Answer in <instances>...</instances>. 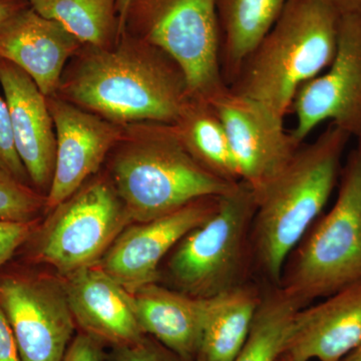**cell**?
I'll return each instance as SVG.
<instances>
[{"label": "cell", "instance_id": "4316f807", "mask_svg": "<svg viewBox=\"0 0 361 361\" xmlns=\"http://www.w3.org/2000/svg\"><path fill=\"white\" fill-rule=\"evenodd\" d=\"M35 223L0 220V267L13 256L21 244L30 238Z\"/></svg>", "mask_w": 361, "mask_h": 361}, {"label": "cell", "instance_id": "30bf717a", "mask_svg": "<svg viewBox=\"0 0 361 361\" xmlns=\"http://www.w3.org/2000/svg\"><path fill=\"white\" fill-rule=\"evenodd\" d=\"M291 111L296 126L290 133L299 145L325 121L357 137L361 128V14L341 16L334 61L298 90Z\"/></svg>", "mask_w": 361, "mask_h": 361}, {"label": "cell", "instance_id": "7a4b0ae2", "mask_svg": "<svg viewBox=\"0 0 361 361\" xmlns=\"http://www.w3.org/2000/svg\"><path fill=\"white\" fill-rule=\"evenodd\" d=\"M350 137L330 123L257 197L251 243L254 271L263 284H279L289 254L322 215L341 178Z\"/></svg>", "mask_w": 361, "mask_h": 361}, {"label": "cell", "instance_id": "9c48e42d", "mask_svg": "<svg viewBox=\"0 0 361 361\" xmlns=\"http://www.w3.org/2000/svg\"><path fill=\"white\" fill-rule=\"evenodd\" d=\"M0 308L13 331L21 360L63 361L77 325L63 280L2 278Z\"/></svg>", "mask_w": 361, "mask_h": 361}, {"label": "cell", "instance_id": "277c9868", "mask_svg": "<svg viewBox=\"0 0 361 361\" xmlns=\"http://www.w3.org/2000/svg\"><path fill=\"white\" fill-rule=\"evenodd\" d=\"M341 18L323 0H288L272 30L244 61L230 92L284 118L298 90L334 61Z\"/></svg>", "mask_w": 361, "mask_h": 361}, {"label": "cell", "instance_id": "f546056e", "mask_svg": "<svg viewBox=\"0 0 361 361\" xmlns=\"http://www.w3.org/2000/svg\"><path fill=\"white\" fill-rule=\"evenodd\" d=\"M341 16L361 14V0H323Z\"/></svg>", "mask_w": 361, "mask_h": 361}, {"label": "cell", "instance_id": "4fadbf2b", "mask_svg": "<svg viewBox=\"0 0 361 361\" xmlns=\"http://www.w3.org/2000/svg\"><path fill=\"white\" fill-rule=\"evenodd\" d=\"M47 104L56 135V167L45 205L49 212L99 173L125 127L58 96L47 97Z\"/></svg>", "mask_w": 361, "mask_h": 361}, {"label": "cell", "instance_id": "484cf974", "mask_svg": "<svg viewBox=\"0 0 361 361\" xmlns=\"http://www.w3.org/2000/svg\"><path fill=\"white\" fill-rule=\"evenodd\" d=\"M114 361H184L158 341L142 337L139 341L118 346Z\"/></svg>", "mask_w": 361, "mask_h": 361}, {"label": "cell", "instance_id": "ac0fdd59", "mask_svg": "<svg viewBox=\"0 0 361 361\" xmlns=\"http://www.w3.org/2000/svg\"><path fill=\"white\" fill-rule=\"evenodd\" d=\"M132 293L142 334L153 336L180 360H196L208 299L188 295L159 282Z\"/></svg>", "mask_w": 361, "mask_h": 361}, {"label": "cell", "instance_id": "d6a6232c", "mask_svg": "<svg viewBox=\"0 0 361 361\" xmlns=\"http://www.w3.org/2000/svg\"><path fill=\"white\" fill-rule=\"evenodd\" d=\"M341 361H361V344Z\"/></svg>", "mask_w": 361, "mask_h": 361}, {"label": "cell", "instance_id": "836d02e7", "mask_svg": "<svg viewBox=\"0 0 361 361\" xmlns=\"http://www.w3.org/2000/svg\"><path fill=\"white\" fill-rule=\"evenodd\" d=\"M357 137L358 141L357 148H356V149H357V151L361 154V128L360 133H358L357 137Z\"/></svg>", "mask_w": 361, "mask_h": 361}, {"label": "cell", "instance_id": "8992f818", "mask_svg": "<svg viewBox=\"0 0 361 361\" xmlns=\"http://www.w3.org/2000/svg\"><path fill=\"white\" fill-rule=\"evenodd\" d=\"M361 280V154L342 166L338 195L285 261L278 286L299 307Z\"/></svg>", "mask_w": 361, "mask_h": 361}, {"label": "cell", "instance_id": "d590c367", "mask_svg": "<svg viewBox=\"0 0 361 361\" xmlns=\"http://www.w3.org/2000/svg\"><path fill=\"white\" fill-rule=\"evenodd\" d=\"M27 1H30V0H27Z\"/></svg>", "mask_w": 361, "mask_h": 361}, {"label": "cell", "instance_id": "3957f363", "mask_svg": "<svg viewBox=\"0 0 361 361\" xmlns=\"http://www.w3.org/2000/svg\"><path fill=\"white\" fill-rule=\"evenodd\" d=\"M108 159L109 178L132 223L156 219L198 199L221 196L236 184L220 179L195 160L175 126L168 123L125 126Z\"/></svg>", "mask_w": 361, "mask_h": 361}, {"label": "cell", "instance_id": "d6986e66", "mask_svg": "<svg viewBox=\"0 0 361 361\" xmlns=\"http://www.w3.org/2000/svg\"><path fill=\"white\" fill-rule=\"evenodd\" d=\"M288 0H216L220 65L226 85L236 80L244 61L279 20Z\"/></svg>", "mask_w": 361, "mask_h": 361}, {"label": "cell", "instance_id": "e575fe53", "mask_svg": "<svg viewBox=\"0 0 361 361\" xmlns=\"http://www.w3.org/2000/svg\"><path fill=\"white\" fill-rule=\"evenodd\" d=\"M278 361H292V360H290V358L287 357L286 355H282L281 356H280V358H279V360H278Z\"/></svg>", "mask_w": 361, "mask_h": 361}, {"label": "cell", "instance_id": "5b68a950", "mask_svg": "<svg viewBox=\"0 0 361 361\" xmlns=\"http://www.w3.org/2000/svg\"><path fill=\"white\" fill-rule=\"evenodd\" d=\"M257 205L243 180L221 195L212 216L187 233L166 257L173 289L208 299L254 281L251 232Z\"/></svg>", "mask_w": 361, "mask_h": 361}, {"label": "cell", "instance_id": "d4e9b609", "mask_svg": "<svg viewBox=\"0 0 361 361\" xmlns=\"http://www.w3.org/2000/svg\"><path fill=\"white\" fill-rule=\"evenodd\" d=\"M0 170L32 186L16 149L11 115L6 99L0 96Z\"/></svg>", "mask_w": 361, "mask_h": 361}, {"label": "cell", "instance_id": "cb8c5ba5", "mask_svg": "<svg viewBox=\"0 0 361 361\" xmlns=\"http://www.w3.org/2000/svg\"><path fill=\"white\" fill-rule=\"evenodd\" d=\"M45 205L44 194L0 170V220L35 222Z\"/></svg>", "mask_w": 361, "mask_h": 361}, {"label": "cell", "instance_id": "9a60e30c", "mask_svg": "<svg viewBox=\"0 0 361 361\" xmlns=\"http://www.w3.org/2000/svg\"><path fill=\"white\" fill-rule=\"evenodd\" d=\"M82 45L30 4L0 23V59L25 71L47 97L58 94L68 61Z\"/></svg>", "mask_w": 361, "mask_h": 361}, {"label": "cell", "instance_id": "e0dca14e", "mask_svg": "<svg viewBox=\"0 0 361 361\" xmlns=\"http://www.w3.org/2000/svg\"><path fill=\"white\" fill-rule=\"evenodd\" d=\"M71 313L84 334L118 346L145 336L134 297L99 264L82 268L63 279Z\"/></svg>", "mask_w": 361, "mask_h": 361}, {"label": "cell", "instance_id": "44dd1931", "mask_svg": "<svg viewBox=\"0 0 361 361\" xmlns=\"http://www.w3.org/2000/svg\"><path fill=\"white\" fill-rule=\"evenodd\" d=\"M174 126L185 148L209 172L231 184L241 180L224 126L212 104L192 97Z\"/></svg>", "mask_w": 361, "mask_h": 361}, {"label": "cell", "instance_id": "f1b7e54d", "mask_svg": "<svg viewBox=\"0 0 361 361\" xmlns=\"http://www.w3.org/2000/svg\"><path fill=\"white\" fill-rule=\"evenodd\" d=\"M0 361H23L8 322L0 308Z\"/></svg>", "mask_w": 361, "mask_h": 361}, {"label": "cell", "instance_id": "1f68e13d", "mask_svg": "<svg viewBox=\"0 0 361 361\" xmlns=\"http://www.w3.org/2000/svg\"><path fill=\"white\" fill-rule=\"evenodd\" d=\"M129 2L130 0H118V4H116V13H118V18H120L121 30H122V33L123 18H125L126 13H127Z\"/></svg>", "mask_w": 361, "mask_h": 361}, {"label": "cell", "instance_id": "5bb4252c", "mask_svg": "<svg viewBox=\"0 0 361 361\" xmlns=\"http://www.w3.org/2000/svg\"><path fill=\"white\" fill-rule=\"evenodd\" d=\"M0 85L11 115L18 156L35 190L47 197L56 158V135L47 97L32 78L0 59Z\"/></svg>", "mask_w": 361, "mask_h": 361}, {"label": "cell", "instance_id": "6da1fadb", "mask_svg": "<svg viewBox=\"0 0 361 361\" xmlns=\"http://www.w3.org/2000/svg\"><path fill=\"white\" fill-rule=\"evenodd\" d=\"M56 96L123 127L174 125L192 99L174 59L126 32L111 49L82 45L68 61Z\"/></svg>", "mask_w": 361, "mask_h": 361}, {"label": "cell", "instance_id": "7402d4cb", "mask_svg": "<svg viewBox=\"0 0 361 361\" xmlns=\"http://www.w3.org/2000/svg\"><path fill=\"white\" fill-rule=\"evenodd\" d=\"M118 0H30V6L65 26L84 45L115 47L122 35L116 13Z\"/></svg>", "mask_w": 361, "mask_h": 361}, {"label": "cell", "instance_id": "603a6c76", "mask_svg": "<svg viewBox=\"0 0 361 361\" xmlns=\"http://www.w3.org/2000/svg\"><path fill=\"white\" fill-rule=\"evenodd\" d=\"M300 310L278 285L263 284L250 332L233 361H278L283 355L294 317Z\"/></svg>", "mask_w": 361, "mask_h": 361}, {"label": "cell", "instance_id": "4dcf8cb0", "mask_svg": "<svg viewBox=\"0 0 361 361\" xmlns=\"http://www.w3.org/2000/svg\"><path fill=\"white\" fill-rule=\"evenodd\" d=\"M28 6L27 0H0V23Z\"/></svg>", "mask_w": 361, "mask_h": 361}, {"label": "cell", "instance_id": "ba28073f", "mask_svg": "<svg viewBox=\"0 0 361 361\" xmlns=\"http://www.w3.org/2000/svg\"><path fill=\"white\" fill-rule=\"evenodd\" d=\"M49 212L35 240L33 257L63 277L99 264L132 223L109 176L92 178Z\"/></svg>", "mask_w": 361, "mask_h": 361}, {"label": "cell", "instance_id": "83f0119b", "mask_svg": "<svg viewBox=\"0 0 361 361\" xmlns=\"http://www.w3.org/2000/svg\"><path fill=\"white\" fill-rule=\"evenodd\" d=\"M63 361H103L99 341L89 334H80L71 341Z\"/></svg>", "mask_w": 361, "mask_h": 361}, {"label": "cell", "instance_id": "7c38bea8", "mask_svg": "<svg viewBox=\"0 0 361 361\" xmlns=\"http://www.w3.org/2000/svg\"><path fill=\"white\" fill-rule=\"evenodd\" d=\"M219 197L198 199L167 215L127 226L99 265L130 292L159 282L161 263L187 233L212 216Z\"/></svg>", "mask_w": 361, "mask_h": 361}, {"label": "cell", "instance_id": "2e32d148", "mask_svg": "<svg viewBox=\"0 0 361 361\" xmlns=\"http://www.w3.org/2000/svg\"><path fill=\"white\" fill-rule=\"evenodd\" d=\"M361 344V280L296 313L283 355L341 361Z\"/></svg>", "mask_w": 361, "mask_h": 361}, {"label": "cell", "instance_id": "8fae6325", "mask_svg": "<svg viewBox=\"0 0 361 361\" xmlns=\"http://www.w3.org/2000/svg\"><path fill=\"white\" fill-rule=\"evenodd\" d=\"M224 126L240 179L256 198L281 173L302 145L284 128V118L228 90L211 102Z\"/></svg>", "mask_w": 361, "mask_h": 361}, {"label": "cell", "instance_id": "ffe728a7", "mask_svg": "<svg viewBox=\"0 0 361 361\" xmlns=\"http://www.w3.org/2000/svg\"><path fill=\"white\" fill-rule=\"evenodd\" d=\"M256 281L208 298L200 346L195 361H233L243 348L262 296Z\"/></svg>", "mask_w": 361, "mask_h": 361}, {"label": "cell", "instance_id": "52a82bcc", "mask_svg": "<svg viewBox=\"0 0 361 361\" xmlns=\"http://www.w3.org/2000/svg\"><path fill=\"white\" fill-rule=\"evenodd\" d=\"M123 32L174 59L193 99L211 103L229 90L221 71L216 0H130Z\"/></svg>", "mask_w": 361, "mask_h": 361}]
</instances>
